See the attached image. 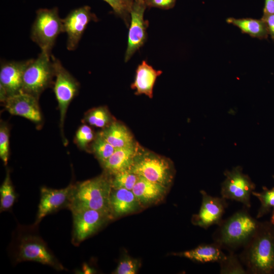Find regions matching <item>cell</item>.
Wrapping results in <instances>:
<instances>
[{"instance_id": "obj_1", "label": "cell", "mask_w": 274, "mask_h": 274, "mask_svg": "<svg viewBox=\"0 0 274 274\" xmlns=\"http://www.w3.org/2000/svg\"><path fill=\"white\" fill-rule=\"evenodd\" d=\"M238 257L247 272L274 273V225L269 222H260Z\"/></svg>"}, {"instance_id": "obj_2", "label": "cell", "mask_w": 274, "mask_h": 274, "mask_svg": "<svg viewBox=\"0 0 274 274\" xmlns=\"http://www.w3.org/2000/svg\"><path fill=\"white\" fill-rule=\"evenodd\" d=\"M110 175L106 172L95 178L74 184L68 208L71 212L92 209L107 213L112 217L109 207L112 189Z\"/></svg>"}, {"instance_id": "obj_3", "label": "cell", "mask_w": 274, "mask_h": 274, "mask_svg": "<svg viewBox=\"0 0 274 274\" xmlns=\"http://www.w3.org/2000/svg\"><path fill=\"white\" fill-rule=\"evenodd\" d=\"M36 225L17 228L12 244L13 258L15 263L33 261L52 267L57 270H65L45 242L35 232Z\"/></svg>"}, {"instance_id": "obj_4", "label": "cell", "mask_w": 274, "mask_h": 274, "mask_svg": "<svg viewBox=\"0 0 274 274\" xmlns=\"http://www.w3.org/2000/svg\"><path fill=\"white\" fill-rule=\"evenodd\" d=\"M260 223L247 210L238 211L218 225L213 234L214 242L222 248L244 247L256 232Z\"/></svg>"}, {"instance_id": "obj_5", "label": "cell", "mask_w": 274, "mask_h": 274, "mask_svg": "<svg viewBox=\"0 0 274 274\" xmlns=\"http://www.w3.org/2000/svg\"><path fill=\"white\" fill-rule=\"evenodd\" d=\"M51 55L41 51L37 58L28 60L23 75L22 92L39 98L52 84L55 73Z\"/></svg>"}, {"instance_id": "obj_6", "label": "cell", "mask_w": 274, "mask_h": 274, "mask_svg": "<svg viewBox=\"0 0 274 274\" xmlns=\"http://www.w3.org/2000/svg\"><path fill=\"white\" fill-rule=\"evenodd\" d=\"M64 32L63 19L58 15L57 8L40 9L32 25L31 39L41 49L50 55L58 35Z\"/></svg>"}, {"instance_id": "obj_7", "label": "cell", "mask_w": 274, "mask_h": 274, "mask_svg": "<svg viewBox=\"0 0 274 274\" xmlns=\"http://www.w3.org/2000/svg\"><path fill=\"white\" fill-rule=\"evenodd\" d=\"M129 170L167 188L174 178L173 166L170 161L152 153L137 154Z\"/></svg>"}, {"instance_id": "obj_8", "label": "cell", "mask_w": 274, "mask_h": 274, "mask_svg": "<svg viewBox=\"0 0 274 274\" xmlns=\"http://www.w3.org/2000/svg\"><path fill=\"white\" fill-rule=\"evenodd\" d=\"M55 81L54 91L58 102L60 114L59 127L64 145L67 141L64 135V119L68 107L78 92L79 84L76 79L62 65L60 61L53 55Z\"/></svg>"}, {"instance_id": "obj_9", "label": "cell", "mask_w": 274, "mask_h": 274, "mask_svg": "<svg viewBox=\"0 0 274 274\" xmlns=\"http://www.w3.org/2000/svg\"><path fill=\"white\" fill-rule=\"evenodd\" d=\"M224 175L225 178L221 184V197L239 202L245 208H250L251 195L256 186L249 176L243 173L241 166L226 170Z\"/></svg>"}, {"instance_id": "obj_10", "label": "cell", "mask_w": 274, "mask_h": 274, "mask_svg": "<svg viewBox=\"0 0 274 274\" xmlns=\"http://www.w3.org/2000/svg\"><path fill=\"white\" fill-rule=\"evenodd\" d=\"M73 230L72 242L75 246L91 236L113 219L105 212L92 209L72 212Z\"/></svg>"}, {"instance_id": "obj_11", "label": "cell", "mask_w": 274, "mask_h": 274, "mask_svg": "<svg viewBox=\"0 0 274 274\" xmlns=\"http://www.w3.org/2000/svg\"><path fill=\"white\" fill-rule=\"evenodd\" d=\"M147 7L145 0H133L130 12L127 47L124 57L125 62L130 59L146 41L148 21L144 20V14Z\"/></svg>"}, {"instance_id": "obj_12", "label": "cell", "mask_w": 274, "mask_h": 274, "mask_svg": "<svg viewBox=\"0 0 274 274\" xmlns=\"http://www.w3.org/2000/svg\"><path fill=\"white\" fill-rule=\"evenodd\" d=\"M97 17L88 6H83L71 11L63 19L64 32L67 34V49H76L88 23L96 21Z\"/></svg>"}, {"instance_id": "obj_13", "label": "cell", "mask_w": 274, "mask_h": 274, "mask_svg": "<svg viewBox=\"0 0 274 274\" xmlns=\"http://www.w3.org/2000/svg\"><path fill=\"white\" fill-rule=\"evenodd\" d=\"M74 184L56 189L42 187L40 199L34 225L38 226L46 216L63 208L68 209Z\"/></svg>"}, {"instance_id": "obj_14", "label": "cell", "mask_w": 274, "mask_h": 274, "mask_svg": "<svg viewBox=\"0 0 274 274\" xmlns=\"http://www.w3.org/2000/svg\"><path fill=\"white\" fill-rule=\"evenodd\" d=\"M28 60L4 61L0 68V99L3 103L10 96L21 91L22 78Z\"/></svg>"}, {"instance_id": "obj_15", "label": "cell", "mask_w": 274, "mask_h": 274, "mask_svg": "<svg viewBox=\"0 0 274 274\" xmlns=\"http://www.w3.org/2000/svg\"><path fill=\"white\" fill-rule=\"evenodd\" d=\"M202 202L197 214L192 219L193 223L204 228L218 225L227 207L226 199L222 197H214L201 191Z\"/></svg>"}, {"instance_id": "obj_16", "label": "cell", "mask_w": 274, "mask_h": 274, "mask_svg": "<svg viewBox=\"0 0 274 274\" xmlns=\"http://www.w3.org/2000/svg\"><path fill=\"white\" fill-rule=\"evenodd\" d=\"M38 99L32 95L21 91L8 97L4 104L6 110L10 114L38 123L42 121Z\"/></svg>"}, {"instance_id": "obj_17", "label": "cell", "mask_w": 274, "mask_h": 274, "mask_svg": "<svg viewBox=\"0 0 274 274\" xmlns=\"http://www.w3.org/2000/svg\"><path fill=\"white\" fill-rule=\"evenodd\" d=\"M109 207L113 219L136 212L143 207L132 190L123 188H112Z\"/></svg>"}, {"instance_id": "obj_18", "label": "cell", "mask_w": 274, "mask_h": 274, "mask_svg": "<svg viewBox=\"0 0 274 274\" xmlns=\"http://www.w3.org/2000/svg\"><path fill=\"white\" fill-rule=\"evenodd\" d=\"M167 188L139 176L132 191L143 207L161 201L166 193Z\"/></svg>"}, {"instance_id": "obj_19", "label": "cell", "mask_w": 274, "mask_h": 274, "mask_svg": "<svg viewBox=\"0 0 274 274\" xmlns=\"http://www.w3.org/2000/svg\"><path fill=\"white\" fill-rule=\"evenodd\" d=\"M162 73L161 71L155 70L146 60H143L137 67L134 81L131 88L136 90L135 94H144L152 98L155 82Z\"/></svg>"}, {"instance_id": "obj_20", "label": "cell", "mask_w": 274, "mask_h": 274, "mask_svg": "<svg viewBox=\"0 0 274 274\" xmlns=\"http://www.w3.org/2000/svg\"><path fill=\"white\" fill-rule=\"evenodd\" d=\"M137 154L134 145L116 148L113 154L102 165L108 174L114 175L129 170Z\"/></svg>"}, {"instance_id": "obj_21", "label": "cell", "mask_w": 274, "mask_h": 274, "mask_svg": "<svg viewBox=\"0 0 274 274\" xmlns=\"http://www.w3.org/2000/svg\"><path fill=\"white\" fill-rule=\"evenodd\" d=\"M222 248L214 242L211 244H203L189 250L177 253L176 255L200 263L220 262L226 255Z\"/></svg>"}, {"instance_id": "obj_22", "label": "cell", "mask_w": 274, "mask_h": 274, "mask_svg": "<svg viewBox=\"0 0 274 274\" xmlns=\"http://www.w3.org/2000/svg\"><path fill=\"white\" fill-rule=\"evenodd\" d=\"M99 134L116 149L134 146L131 133L119 122H112Z\"/></svg>"}, {"instance_id": "obj_23", "label": "cell", "mask_w": 274, "mask_h": 274, "mask_svg": "<svg viewBox=\"0 0 274 274\" xmlns=\"http://www.w3.org/2000/svg\"><path fill=\"white\" fill-rule=\"evenodd\" d=\"M226 22L239 28L243 33H247L253 38L265 39L269 35L266 25L261 19H236L230 17L226 19Z\"/></svg>"}, {"instance_id": "obj_24", "label": "cell", "mask_w": 274, "mask_h": 274, "mask_svg": "<svg viewBox=\"0 0 274 274\" xmlns=\"http://www.w3.org/2000/svg\"><path fill=\"white\" fill-rule=\"evenodd\" d=\"M12 184L9 170H7L6 177L0 187V211H7L12 208L17 198Z\"/></svg>"}, {"instance_id": "obj_25", "label": "cell", "mask_w": 274, "mask_h": 274, "mask_svg": "<svg viewBox=\"0 0 274 274\" xmlns=\"http://www.w3.org/2000/svg\"><path fill=\"white\" fill-rule=\"evenodd\" d=\"M84 120L90 125L104 128L112 122L108 110L104 107L91 109L85 114Z\"/></svg>"}, {"instance_id": "obj_26", "label": "cell", "mask_w": 274, "mask_h": 274, "mask_svg": "<svg viewBox=\"0 0 274 274\" xmlns=\"http://www.w3.org/2000/svg\"><path fill=\"white\" fill-rule=\"evenodd\" d=\"M252 195L256 196L261 203L256 218L265 216L270 212L271 208L274 210V187L269 189L263 186L262 192H256L254 191L252 192Z\"/></svg>"}, {"instance_id": "obj_27", "label": "cell", "mask_w": 274, "mask_h": 274, "mask_svg": "<svg viewBox=\"0 0 274 274\" xmlns=\"http://www.w3.org/2000/svg\"><path fill=\"white\" fill-rule=\"evenodd\" d=\"M91 149L102 164L113 154L116 148L98 133L93 141Z\"/></svg>"}, {"instance_id": "obj_28", "label": "cell", "mask_w": 274, "mask_h": 274, "mask_svg": "<svg viewBox=\"0 0 274 274\" xmlns=\"http://www.w3.org/2000/svg\"><path fill=\"white\" fill-rule=\"evenodd\" d=\"M112 178V186L113 189H126L132 190L139 178V175L130 170L118 173Z\"/></svg>"}, {"instance_id": "obj_29", "label": "cell", "mask_w": 274, "mask_h": 274, "mask_svg": "<svg viewBox=\"0 0 274 274\" xmlns=\"http://www.w3.org/2000/svg\"><path fill=\"white\" fill-rule=\"evenodd\" d=\"M240 261L239 257L232 252H230L229 255H226V257L219 262L220 273H246L247 271L243 267Z\"/></svg>"}, {"instance_id": "obj_30", "label": "cell", "mask_w": 274, "mask_h": 274, "mask_svg": "<svg viewBox=\"0 0 274 274\" xmlns=\"http://www.w3.org/2000/svg\"><path fill=\"white\" fill-rule=\"evenodd\" d=\"M113 9L115 13L122 18L126 23L130 19V12L133 0H104Z\"/></svg>"}, {"instance_id": "obj_31", "label": "cell", "mask_w": 274, "mask_h": 274, "mask_svg": "<svg viewBox=\"0 0 274 274\" xmlns=\"http://www.w3.org/2000/svg\"><path fill=\"white\" fill-rule=\"evenodd\" d=\"M9 129L7 124L1 121L0 125V157L6 165L9 157Z\"/></svg>"}, {"instance_id": "obj_32", "label": "cell", "mask_w": 274, "mask_h": 274, "mask_svg": "<svg viewBox=\"0 0 274 274\" xmlns=\"http://www.w3.org/2000/svg\"><path fill=\"white\" fill-rule=\"evenodd\" d=\"M94 133L92 129L86 124L80 126L75 135V142L81 149L85 150L89 144L94 140Z\"/></svg>"}, {"instance_id": "obj_33", "label": "cell", "mask_w": 274, "mask_h": 274, "mask_svg": "<svg viewBox=\"0 0 274 274\" xmlns=\"http://www.w3.org/2000/svg\"><path fill=\"white\" fill-rule=\"evenodd\" d=\"M140 263L137 259L126 256L120 261L113 273L134 274L137 272Z\"/></svg>"}, {"instance_id": "obj_34", "label": "cell", "mask_w": 274, "mask_h": 274, "mask_svg": "<svg viewBox=\"0 0 274 274\" xmlns=\"http://www.w3.org/2000/svg\"><path fill=\"white\" fill-rule=\"evenodd\" d=\"M176 1V0H145L147 6L162 9H169L173 8Z\"/></svg>"}, {"instance_id": "obj_35", "label": "cell", "mask_w": 274, "mask_h": 274, "mask_svg": "<svg viewBox=\"0 0 274 274\" xmlns=\"http://www.w3.org/2000/svg\"><path fill=\"white\" fill-rule=\"evenodd\" d=\"M261 19L265 23L269 35L274 40V14L263 15Z\"/></svg>"}, {"instance_id": "obj_36", "label": "cell", "mask_w": 274, "mask_h": 274, "mask_svg": "<svg viewBox=\"0 0 274 274\" xmlns=\"http://www.w3.org/2000/svg\"><path fill=\"white\" fill-rule=\"evenodd\" d=\"M274 14V0H265L263 15Z\"/></svg>"}, {"instance_id": "obj_37", "label": "cell", "mask_w": 274, "mask_h": 274, "mask_svg": "<svg viewBox=\"0 0 274 274\" xmlns=\"http://www.w3.org/2000/svg\"><path fill=\"white\" fill-rule=\"evenodd\" d=\"M83 273H94V270L93 268L89 267L87 264H84L82 267Z\"/></svg>"}, {"instance_id": "obj_38", "label": "cell", "mask_w": 274, "mask_h": 274, "mask_svg": "<svg viewBox=\"0 0 274 274\" xmlns=\"http://www.w3.org/2000/svg\"><path fill=\"white\" fill-rule=\"evenodd\" d=\"M270 222L274 225V210L272 213V215L271 217Z\"/></svg>"}]
</instances>
